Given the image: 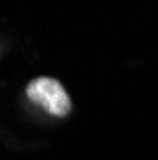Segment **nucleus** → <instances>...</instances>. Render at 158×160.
<instances>
[{
	"instance_id": "1",
	"label": "nucleus",
	"mask_w": 158,
	"mask_h": 160,
	"mask_svg": "<svg viewBox=\"0 0 158 160\" xmlns=\"http://www.w3.org/2000/svg\"><path fill=\"white\" fill-rule=\"evenodd\" d=\"M27 97L53 116H67L72 109L69 93L55 78L40 76L31 80L27 86Z\"/></svg>"
}]
</instances>
